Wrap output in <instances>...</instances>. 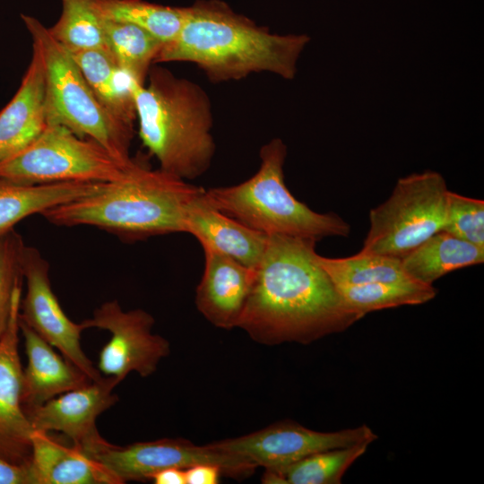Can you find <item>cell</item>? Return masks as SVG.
<instances>
[{
	"label": "cell",
	"mask_w": 484,
	"mask_h": 484,
	"mask_svg": "<svg viewBox=\"0 0 484 484\" xmlns=\"http://www.w3.org/2000/svg\"><path fill=\"white\" fill-rule=\"evenodd\" d=\"M315 244L269 236L238 325L255 341L309 344L361 319L320 265Z\"/></svg>",
	"instance_id": "1"
},
{
	"label": "cell",
	"mask_w": 484,
	"mask_h": 484,
	"mask_svg": "<svg viewBox=\"0 0 484 484\" xmlns=\"http://www.w3.org/2000/svg\"><path fill=\"white\" fill-rule=\"evenodd\" d=\"M309 40L306 34L272 33L223 3L199 2L186 7L180 31L154 62L193 63L214 82L264 72L292 80Z\"/></svg>",
	"instance_id": "2"
},
{
	"label": "cell",
	"mask_w": 484,
	"mask_h": 484,
	"mask_svg": "<svg viewBox=\"0 0 484 484\" xmlns=\"http://www.w3.org/2000/svg\"><path fill=\"white\" fill-rule=\"evenodd\" d=\"M203 187L136 160L125 177L41 215L56 226L88 225L125 241L185 233L186 210Z\"/></svg>",
	"instance_id": "3"
},
{
	"label": "cell",
	"mask_w": 484,
	"mask_h": 484,
	"mask_svg": "<svg viewBox=\"0 0 484 484\" xmlns=\"http://www.w3.org/2000/svg\"><path fill=\"white\" fill-rule=\"evenodd\" d=\"M148 83L132 86L138 133L159 169L184 180L210 168L216 151L206 91L162 67L150 68Z\"/></svg>",
	"instance_id": "4"
},
{
	"label": "cell",
	"mask_w": 484,
	"mask_h": 484,
	"mask_svg": "<svg viewBox=\"0 0 484 484\" xmlns=\"http://www.w3.org/2000/svg\"><path fill=\"white\" fill-rule=\"evenodd\" d=\"M260 167L247 180L205 190L221 212L267 236H287L319 241L348 237L350 226L334 212L320 213L295 198L284 181L287 146L274 138L260 150Z\"/></svg>",
	"instance_id": "5"
},
{
	"label": "cell",
	"mask_w": 484,
	"mask_h": 484,
	"mask_svg": "<svg viewBox=\"0 0 484 484\" xmlns=\"http://www.w3.org/2000/svg\"><path fill=\"white\" fill-rule=\"evenodd\" d=\"M21 18L42 58L48 124L64 125L97 142L120 162L131 164L134 125L118 119L99 100L71 54L48 28L33 16L21 14Z\"/></svg>",
	"instance_id": "6"
},
{
	"label": "cell",
	"mask_w": 484,
	"mask_h": 484,
	"mask_svg": "<svg viewBox=\"0 0 484 484\" xmlns=\"http://www.w3.org/2000/svg\"><path fill=\"white\" fill-rule=\"evenodd\" d=\"M448 192L436 171L400 177L388 199L370 210L369 230L359 252L405 256L443 230Z\"/></svg>",
	"instance_id": "7"
},
{
	"label": "cell",
	"mask_w": 484,
	"mask_h": 484,
	"mask_svg": "<svg viewBox=\"0 0 484 484\" xmlns=\"http://www.w3.org/2000/svg\"><path fill=\"white\" fill-rule=\"evenodd\" d=\"M135 162L124 164L97 142L48 124L32 143L0 162V178L29 185L108 183L125 177Z\"/></svg>",
	"instance_id": "8"
},
{
	"label": "cell",
	"mask_w": 484,
	"mask_h": 484,
	"mask_svg": "<svg viewBox=\"0 0 484 484\" xmlns=\"http://www.w3.org/2000/svg\"><path fill=\"white\" fill-rule=\"evenodd\" d=\"M117 484L146 481L167 468L187 469L200 463L219 466L222 474L235 480L251 476L256 467L238 455L227 453L212 443L197 445L184 438H161L118 446L107 440L88 454Z\"/></svg>",
	"instance_id": "9"
},
{
	"label": "cell",
	"mask_w": 484,
	"mask_h": 484,
	"mask_svg": "<svg viewBox=\"0 0 484 484\" xmlns=\"http://www.w3.org/2000/svg\"><path fill=\"white\" fill-rule=\"evenodd\" d=\"M82 323L86 329L110 333L109 341L99 351L97 368L119 383L132 372L143 377L152 375L170 353L169 341L151 333L155 320L143 309L124 311L117 300H109Z\"/></svg>",
	"instance_id": "10"
},
{
	"label": "cell",
	"mask_w": 484,
	"mask_h": 484,
	"mask_svg": "<svg viewBox=\"0 0 484 484\" xmlns=\"http://www.w3.org/2000/svg\"><path fill=\"white\" fill-rule=\"evenodd\" d=\"M377 437L367 425L320 432L292 420H283L247 435L212 444L247 460L256 468L277 469L317 452L359 444L370 445Z\"/></svg>",
	"instance_id": "11"
},
{
	"label": "cell",
	"mask_w": 484,
	"mask_h": 484,
	"mask_svg": "<svg viewBox=\"0 0 484 484\" xmlns=\"http://www.w3.org/2000/svg\"><path fill=\"white\" fill-rule=\"evenodd\" d=\"M22 274L27 290L21 300L20 319L91 381L101 379L102 375L81 346V334L86 330L83 323L73 322L63 311L51 288L49 264L33 246L24 247Z\"/></svg>",
	"instance_id": "12"
},
{
	"label": "cell",
	"mask_w": 484,
	"mask_h": 484,
	"mask_svg": "<svg viewBox=\"0 0 484 484\" xmlns=\"http://www.w3.org/2000/svg\"><path fill=\"white\" fill-rule=\"evenodd\" d=\"M119 382L110 376L65 392L25 413L33 431H59L89 454L106 441L98 431V417L117 402L114 388Z\"/></svg>",
	"instance_id": "13"
},
{
	"label": "cell",
	"mask_w": 484,
	"mask_h": 484,
	"mask_svg": "<svg viewBox=\"0 0 484 484\" xmlns=\"http://www.w3.org/2000/svg\"><path fill=\"white\" fill-rule=\"evenodd\" d=\"M22 285L13 294L11 316L0 338V457L29 464L33 429L22 403V367L19 356Z\"/></svg>",
	"instance_id": "14"
},
{
	"label": "cell",
	"mask_w": 484,
	"mask_h": 484,
	"mask_svg": "<svg viewBox=\"0 0 484 484\" xmlns=\"http://www.w3.org/2000/svg\"><path fill=\"white\" fill-rule=\"evenodd\" d=\"M203 249L204 269L196 288V308L218 328L238 327L255 270L221 253Z\"/></svg>",
	"instance_id": "15"
},
{
	"label": "cell",
	"mask_w": 484,
	"mask_h": 484,
	"mask_svg": "<svg viewBox=\"0 0 484 484\" xmlns=\"http://www.w3.org/2000/svg\"><path fill=\"white\" fill-rule=\"evenodd\" d=\"M185 233L194 236L203 248L221 253L252 269L259 264L269 238L219 211L203 188L186 207Z\"/></svg>",
	"instance_id": "16"
},
{
	"label": "cell",
	"mask_w": 484,
	"mask_h": 484,
	"mask_svg": "<svg viewBox=\"0 0 484 484\" xmlns=\"http://www.w3.org/2000/svg\"><path fill=\"white\" fill-rule=\"evenodd\" d=\"M47 125L43 62L32 44L31 59L21 85L0 111V162L28 147Z\"/></svg>",
	"instance_id": "17"
},
{
	"label": "cell",
	"mask_w": 484,
	"mask_h": 484,
	"mask_svg": "<svg viewBox=\"0 0 484 484\" xmlns=\"http://www.w3.org/2000/svg\"><path fill=\"white\" fill-rule=\"evenodd\" d=\"M19 324L28 358L27 367L22 370V403L25 412L91 382L21 319Z\"/></svg>",
	"instance_id": "18"
},
{
	"label": "cell",
	"mask_w": 484,
	"mask_h": 484,
	"mask_svg": "<svg viewBox=\"0 0 484 484\" xmlns=\"http://www.w3.org/2000/svg\"><path fill=\"white\" fill-rule=\"evenodd\" d=\"M30 466L36 484H117L82 449L66 445L48 432H32Z\"/></svg>",
	"instance_id": "19"
},
{
	"label": "cell",
	"mask_w": 484,
	"mask_h": 484,
	"mask_svg": "<svg viewBox=\"0 0 484 484\" xmlns=\"http://www.w3.org/2000/svg\"><path fill=\"white\" fill-rule=\"evenodd\" d=\"M104 183L63 182L29 185L0 178V236L28 216L85 196Z\"/></svg>",
	"instance_id": "20"
},
{
	"label": "cell",
	"mask_w": 484,
	"mask_h": 484,
	"mask_svg": "<svg viewBox=\"0 0 484 484\" xmlns=\"http://www.w3.org/2000/svg\"><path fill=\"white\" fill-rule=\"evenodd\" d=\"M406 273L414 281L433 285L444 275L483 264L484 247L439 231L401 258Z\"/></svg>",
	"instance_id": "21"
},
{
	"label": "cell",
	"mask_w": 484,
	"mask_h": 484,
	"mask_svg": "<svg viewBox=\"0 0 484 484\" xmlns=\"http://www.w3.org/2000/svg\"><path fill=\"white\" fill-rule=\"evenodd\" d=\"M69 53L105 108L118 119L134 125L136 114L132 86L136 80L117 66L108 49Z\"/></svg>",
	"instance_id": "22"
},
{
	"label": "cell",
	"mask_w": 484,
	"mask_h": 484,
	"mask_svg": "<svg viewBox=\"0 0 484 484\" xmlns=\"http://www.w3.org/2000/svg\"><path fill=\"white\" fill-rule=\"evenodd\" d=\"M369 444L334 448L307 455L277 469H265L267 484H340L346 471L367 450Z\"/></svg>",
	"instance_id": "23"
},
{
	"label": "cell",
	"mask_w": 484,
	"mask_h": 484,
	"mask_svg": "<svg viewBox=\"0 0 484 484\" xmlns=\"http://www.w3.org/2000/svg\"><path fill=\"white\" fill-rule=\"evenodd\" d=\"M103 19L107 47L117 66L144 84L163 43L136 25Z\"/></svg>",
	"instance_id": "24"
},
{
	"label": "cell",
	"mask_w": 484,
	"mask_h": 484,
	"mask_svg": "<svg viewBox=\"0 0 484 484\" xmlns=\"http://www.w3.org/2000/svg\"><path fill=\"white\" fill-rule=\"evenodd\" d=\"M346 306L360 318L367 314L432 300L437 290L419 281L336 286Z\"/></svg>",
	"instance_id": "25"
},
{
	"label": "cell",
	"mask_w": 484,
	"mask_h": 484,
	"mask_svg": "<svg viewBox=\"0 0 484 484\" xmlns=\"http://www.w3.org/2000/svg\"><path fill=\"white\" fill-rule=\"evenodd\" d=\"M103 18L136 25L164 44L180 31L186 7H172L143 0H95Z\"/></svg>",
	"instance_id": "26"
},
{
	"label": "cell",
	"mask_w": 484,
	"mask_h": 484,
	"mask_svg": "<svg viewBox=\"0 0 484 484\" xmlns=\"http://www.w3.org/2000/svg\"><path fill=\"white\" fill-rule=\"evenodd\" d=\"M318 262L335 286L417 281L406 273L396 257L359 252L341 258L318 255Z\"/></svg>",
	"instance_id": "27"
},
{
	"label": "cell",
	"mask_w": 484,
	"mask_h": 484,
	"mask_svg": "<svg viewBox=\"0 0 484 484\" xmlns=\"http://www.w3.org/2000/svg\"><path fill=\"white\" fill-rule=\"evenodd\" d=\"M48 30L71 53L88 49L108 50L104 19L95 0H62L61 14Z\"/></svg>",
	"instance_id": "28"
},
{
	"label": "cell",
	"mask_w": 484,
	"mask_h": 484,
	"mask_svg": "<svg viewBox=\"0 0 484 484\" xmlns=\"http://www.w3.org/2000/svg\"><path fill=\"white\" fill-rule=\"evenodd\" d=\"M25 246L14 229L0 236V338L9 324L14 290L22 284Z\"/></svg>",
	"instance_id": "29"
},
{
	"label": "cell",
	"mask_w": 484,
	"mask_h": 484,
	"mask_svg": "<svg viewBox=\"0 0 484 484\" xmlns=\"http://www.w3.org/2000/svg\"><path fill=\"white\" fill-rule=\"evenodd\" d=\"M442 231L484 247V201L449 190Z\"/></svg>",
	"instance_id": "30"
},
{
	"label": "cell",
	"mask_w": 484,
	"mask_h": 484,
	"mask_svg": "<svg viewBox=\"0 0 484 484\" xmlns=\"http://www.w3.org/2000/svg\"><path fill=\"white\" fill-rule=\"evenodd\" d=\"M0 484H36L30 463L18 465L0 457Z\"/></svg>",
	"instance_id": "31"
},
{
	"label": "cell",
	"mask_w": 484,
	"mask_h": 484,
	"mask_svg": "<svg viewBox=\"0 0 484 484\" xmlns=\"http://www.w3.org/2000/svg\"><path fill=\"white\" fill-rule=\"evenodd\" d=\"M221 469L211 463H200L185 469L186 484H217L222 476Z\"/></svg>",
	"instance_id": "32"
},
{
	"label": "cell",
	"mask_w": 484,
	"mask_h": 484,
	"mask_svg": "<svg viewBox=\"0 0 484 484\" xmlns=\"http://www.w3.org/2000/svg\"><path fill=\"white\" fill-rule=\"evenodd\" d=\"M155 484H186L185 470L167 468L152 474L150 478Z\"/></svg>",
	"instance_id": "33"
}]
</instances>
